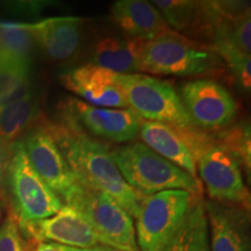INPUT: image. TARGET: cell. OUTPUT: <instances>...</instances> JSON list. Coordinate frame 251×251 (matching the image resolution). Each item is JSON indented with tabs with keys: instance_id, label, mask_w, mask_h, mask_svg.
I'll use <instances>...</instances> for the list:
<instances>
[{
	"instance_id": "277c9868",
	"label": "cell",
	"mask_w": 251,
	"mask_h": 251,
	"mask_svg": "<svg viewBox=\"0 0 251 251\" xmlns=\"http://www.w3.org/2000/svg\"><path fill=\"white\" fill-rule=\"evenodd\" d=\"M111 156L130 187L143 196L162 191L184 190L200 194V180L166 161L142 142L114 148Z\"/></svg>"
},
{
	"instance_id": "ac0fdd59",
	"label": "cell",
	"mask_w": 251,
	"mask_h": 251,
	"mask_svg": "<svg viewBox=\"0 0 251 251\" xmlns=\"http://www.w3.org/2000/svg\"><path fill=\"white\" fill-rule=\"evenodd\" d=\"M146 41L130 37L105 36L94 43L91 51V64L115 74H137Z\"/></svg>"
},
{
	"instance_id": "5bb4252c",
	"label": "cell",
	"mask_w": 251,
	"mask_h": 251,
	"mask_svg": "<svg viewBox=\"0 0 251 251\" xmlns=\"http://www.w3.org/2000/svg\"><path fill=\"white\" fill-rule=\"evenodd\" d=\"M205 206L209 251H251L249 209L212 200Z\"/></svg>"
},
{
	"instance_id": "8992f818",
	"label": "cell",
	"mask_w": 251,
	"mask_h": 251,
	"mask_svg": "<svg viewBox=\"0 0 251 251\" xmlns=\"http://www.w3.org/2000/svg\"><path fill=\"white\" fill-rule=\"evenodd\" d=\"M119 84L130 108L140 119L180 129L194 128L179 94L168 81L143 74L118 76Z\"/></svg>"
},
{
	"instance_id": "9a60e30c",
	"label": "cell",
	"mask_w": 251,
	"mask_h": 251,
	"mask_svg": "<svg viewBox=\"0 0 251 251\" xmlns=\"http://www.w3.org/2000/svg\"><path fill=\"white\" fill-rule=\"evenodd\" d=\"M86 20L79 17H50L39 23L28 24L34 40L54 61L74 58L83 42Z\"/></svg>"
},
{
	"instance_id": "2e32d148",
	"label": "cell",
	"mask_w": 251,
	"mask_h": 251,
	"mask_svg": "<svg viewBox=\"0 0 251 251\" xmlns=\"http://www.w3.org/2000/svg\"><path fill=\"white\" fill-rule=\"evenodd\" d=\"M111 18L126 37L148 42L171 30L161 12L143 0H119L111 7Z\"/></svg>"
},
{
	"instance_id": "52a82bcc",
	"label": "cell",
	"mask_w": 251,
	"mask_h": 251,
	"mask_svg": "<svg viewBox=\"0 0 251 251\" xmlns=\"http://www.w3.org/2000/svg\"><path fill=\"white\" fill-rule=\"evenodd\" d=\"M184 190H168L143 196L136 218V243L140 251H163L177 234L194 198Z\"/></svg>"
},
{
	"instance_id": "4316f807",
	"label": "cell",
	"mask_w": 251,
	"mask_h": 251,
	"mask_svg": "<svg viewBox=\"0 0 251 251\" xmlns=\"http://www.w3.org/2000/svg\"><path fill=\"white\" fill-rule=\"evenodd\" d=\"M50 2L45 1H29V2H13L9 5L11 9H13L17 13H26L29 15H36L41 13L47 6H49Z\"/></svg>"
},
{
	"instance_id": "f546056e",
	"label": "cell",
	"mask_w": 251,
	"mask_h": 251,
	"mask_svg": "<svg viewBox=\"0 0 251 251\" xmlns=\"http://www.w3.org/2000/svg\"><path fill=\"white\" fill-rule=\"evenodd\" d=\"M0 219H1V211H0Z\"/></svg>"
},
{
	"instance_id": "ffe728a7",
	"label": "cell",
	"mask_w": 251,
	"mask_h": 251,
	"mask_svg": "<svg viewBox=\"0 0 251 251\" xmlns=\"http://www.w3.org/2000/svg\"><path fill=\"white\" fill-rule=\"evenodd\" d=\"M39 98L33 92L0 108V140L14 143L39 117Z\"/></svg>"
},
{
	"instance_id": "9c48e42d",
	"label": "cell",
	"mask_w": 251,
	"mask_h": 251,
	"mask_svg": "<svg viewBox=\"0 0 251 251\" xmlns=\"http://www.w3.org/2000/svg\"><path fill=\"white\" fill-rule=\"evenodd\" d=\"M63 124L72 129L115 143H126L139 136L142 119L130 108H102L68 97L62 106Z\"/></svg>"
},
{
	"instance_id": "7402d4cb",
	"label": "cell",
	"mask_w": 251,
	"mask_h": 251,
	"mask_svg": "<svg viewBox=\"0 0 251 251\" xmlns=\"http://www.w3.org/2000/svg\"><path fill=\"white\" fill-rule=\"evenodd\" d=\"M153 6L161 12L169 27L178 31H186L188 35L201 37L202 6L201 1L190 0H156Z\"/></svg>"
},
{
	"instance_id": "30bf717a",
	"label": "cell",
	"mask_w": 251,
	"mask_h": 251,
	"mask_svg": "<svg viewBox=\"0 0 251 251\" xmlns=\"http://www.w3.org/2000/svg\"><path fill=\"white\" fill-rule=\"evenodd\" d=\"M179 97L193 125L207 133L226 129L236 117L237 101L213 79L187 81L181 86Z\"/></svg>"
},
{
	"instance_id": "d4e9b609",
	"label": "cell",
	"mask_w": 251,
	"mask_h": 251,
	"mask_svg": "<svg viewBox=\"0 0 251 251\" xmlns=\"http://www.w3.org/2000/svg\"><path fill=\"white\" fill-rule=\"evenodd\" d=\"M0 251H27L23 233L11 213L0 226Z\"/></svg>"
},
{
	"instance_id": "5b68a950",
	"label": "cell",
	"mask_w": 251,
	"mask_h": 251,
	"mask_svg": "<svg viewBox=\"0 0 251 251\" xmlns=\"http://www.w3.org/2000/svg\"><path fill=\"white\" fill-rule=\"evenodd\" d=\"M5 186L11 196L12 213L18 225L48 219L62 208L63 201L36 174L28 159L23 140L12 144Z\"/></svg>"
},
{
	"instance_id": "6da1fadb",
	"label": "cell",
	"mask_w": 251,
	"mask_h": 251,
	"mask_svg": "<svg viewBox=\"0 0 251 251\" xmlns=\"http://www.w3.org/2000/svg\"><path fill=\"white\" fill-rule=\"evenodd\" d=\"M42 125L64 155L79 184L107 194L131 218H136L143 194L127 184L107 147L63 122Z\"/></svg>"
},
{
	"instance_id": "7c38bea8",
	"label": "cell",
	"mask_w": 251,
	"mask_h": 251,
	"mask_svg": "<svg viewBox=\"0 0 251 251\" xmlns=\"http://www.w3.org/2000/svg\"><path fill=\"white\" fill-rule=\"evenodd\" d=\"M21 233L34 242H55L75 249H91L101 246L84 216L70 205H63L48 219L19 225Z\"/></svg>"
},
{
	"instance_id": "484cf974",
	"label": "cell",
	"mask_w": 251,
	"mask_h": 251,
	"mask_svg": "<svg viewBox=\"0 0 251 251\" xmlns=\"http://www.w3.org/2000/svg\"><path fill=\"white\" fill-rule=\"evenodd\" d=\"M12 144L0 140V199H2L5 193V179L7 171L9 156H11Z\"/></svg>"
},
{
	"instance_id": "4fadbf2b",
	"label": "cell",
	"mask_w": 251,
	"mask_h": 251,
	"mask_svg": "<svg viewBox=\"0 0 251 251\" xmlns=\"http://www.w3.org/2000/svg\"><path fill=\"white\" fill-rule=\"evenodd\" d=\"M118 76L119 74L87 63L65 71L61 76V83L92 106L128 108Z\"/></svg>"
},
{
	"instance_id": "83f0119b",
	"label": "cell",
	"mask_w": 251,
	"mask_h": 251,
	"mask_svg": "<svg viewBox=\"0 0 251 251\" xmlns=\"http://www.w3.org/2000/svg\"><path fill=\"white\" fill-rule=\"evenodd\" d=\"M33 251H72V248L55 242H39Z\"/></svg>"
},
{
	"instance_id": "44dd1931",
	"label": "cell",
	"mask_w": 251,
	"mask_h": 251,
	"mask_svg": "<svg viewBox=\"0 0 251 251\" xmlns=\"http://www.w3.org/2000/svg\"><path fill=\"white\" fill-rule=\"evenodd\" d=\"M35 43L28 24L0 21V62L30 65Z\"/></svg>"
},
{
	"instance_id": "f1b7e54d",
	"label": "cell",
	"mask_w": 251,
	"mask_h": 251,
	"mask_svg": "<svg viewBox=\"0 0 251 251\" xmlns=\"http://www.w3.org/2000/svg\"><path fill=\"white\" fill-rule=\"evenodd\" d=\"M72 251H120V250L113 249V248L105 247V246H98V247L91 248V249H75V248H72Z\"/></svg>"
},
{
	"instance_id": "603a6c76",
	"label": "cell",
	"mask_w": 251,
	"mask_h": 251,
	"mask_svg": "<svg viewBox=\"0 0 251 251\" xmlns=\"http://www.w3.org/2000/svg\"><path fill=\"white\" fill-rule=\"evenodd\" d=\"M30 92V65L0 62V108Z\"/></svg>"
},
{
	"instance_id": "3957f363",
	"label": "cell",
	"mask_w": 251,
	"mask_h": 251,
	"mask_svg": "<svg viewBox=\"0 0 251 251\" xmlns=\"http://www.w3.org/2000/svg\"><path fill=\"white\" fill-rule=\"evenodd\" d=\"M186 146L196 159L197 172L212 201L250 209V193L237 159L203 130L191 131Z\"/></svg>"
},
{
	"instance_id": "8fae6325",
	"label": "cell",
	"mask_w": 251,
	"mask_h": 251,
	"mask_svg": "<svg viewBox=\"0 0 251 251\" xmlns=\"http://www.w3.org/2000/svg\"><path fill=\"white\" fill-rule=\"evenodd\" d=\"M23 143L36 174L59 199L67 202L80 184L45 126L41 125L28 131Z\"/></svg>"
},
{
	"instance_id": "7a4b0ae2",
	"label": "cell",
	"mask_w": 251,
	"mask_h": 251,
	"mask_svg": "<svg viewBox=\"0 0 251 251\" xmlns=\"http://www.w3.org/2000/svg\"><path fill=\"white\" fill-rule=\"evenodd\" d=\"M228 69L209 45L169 30L146 42L141 71L158 76L214 77Z\"/></svg>"
},
{
	"instance_id": "ba28073f",
	"label": "cell",
	"mask_w": 251,
	"mask_h": 251,
	"mask_svg": "<svg viewBox=\"0 0 251 251\" xmlns=\"http://www.w3.org/2000/svg\"><path fill=\"white\" fill-rule=\"evenodd\" d=\"M65 205L72 206L84 216L101 246L120 251H140L133 218L107 194L80 184Z\"/></svg>"
},
{
	"instance_id": "d6986e66",
	"label": "cell",
	"mask_w": 251,
	"mask_h": 251,
	"mask_svg": "<svg viewBox=\"0 0 251 251\" xmlns=\"http://www.w3.org/2000/svg\"><path fill=\"white\" fill-rule=\"evenodd\" d=\"M163 251H209V229L205 201L194 198L177 234Z\"/></svg>"
},
{
	"instance_id": "e0dca14e",
	"label": "cell",
	"mask_w": 251,
	"mask_h": 251,
	"mask_svg": "<svg viewBox=\"0 0 251 251\" xmlns=\"http://www.w3.org/2000/svg\"><path fill=\"white\" fill-rule=\"evenodd\" d=\"M139 136L143 141L142 143L152 151L199 180L196 159L177 128L155 121L141 120Z\"/></svg>"
},
{
	"instance_id": "cb8c5ba5",
	"label": "cell",
	"mask_w": 251,
	"mask_h": 251,
	"mask_svg": "<svg viewBox=\"0 0 251 251\" xmlns=\"http://www.w3.org/2000/svg\"><path fill=\"white\" fill-rule=\"evenodd\" d=\"M215 140L222 148L233 155L241 168L250 176L251 170V142L249 122L242 121L240 124L229 126L224 130L218 131Z\"/></svg>"
}]
</instances>
